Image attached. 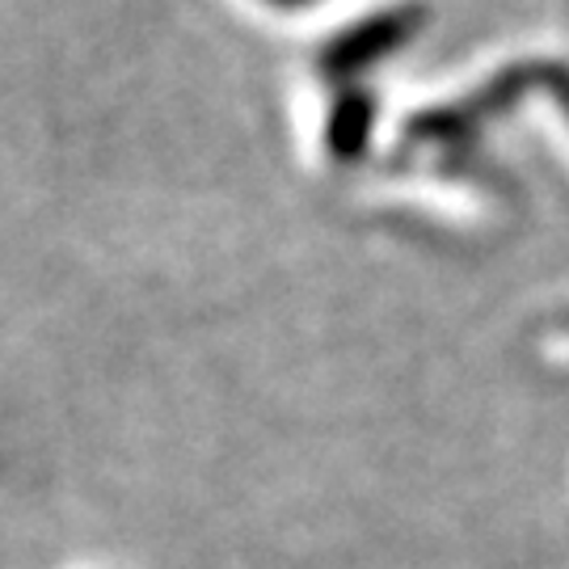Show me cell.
<instances>
[{
	"mask_svg": "<svg viewBox=\"0 0 569 569\" xmlns=\"http://www.w3.org/2000/svg\"><path fill=\"white\" fill-rule=\"evenodd\" d=\"M270 4H274V9H300L305 0H270Z\"/></svg>",
	"mask_w": 569,
	"mask_h": 569,
	"instance_id": "1",
	"label": "cell"
}]
</instances>
